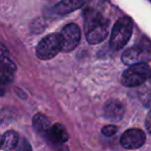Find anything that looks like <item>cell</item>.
I'll use <instances>...</instances> for the list:
<instances>
[{
	"mask_svg": "<svg viewBox=\"0 0 151 151\" xmlns=\"http://www.w3.org/2000/svg\"><path fill=\"white\" fill-rule=\"evenodd\" d=\"M146 141V136L140 129H129L120 137V143L125 149H138L142 147Z\"/></svg>",
	"mask_w": 151,
	"mask_h": 151,
	"instance_id": "7",
	"label": "cell"
},
{
	"mask_svg": "<svg viewBox=\"0 0 151 151\" xmlns=\"http://www.w3.org/2000/svg\"><path fill=\"white\" fill-rule=\"evenodd\" d=\"M46 136L55 144H64L69 139V135H68L65 127L61 123H56V124L52 125Z\"/></svg>",
	"mask_w": 151,
	"mask_h": 151,
	"instance_id": "11",
	"label": "cell"
},
{
	"mask_svg": "<svg viewBox=\"0 0 151 151\" xmlns=\"http://www.w3.org/2000/svg\"><path fill=\"white\" fill-rule=\"evenodd\" d=\"M2 147V137L0 136V148Z\"/></svg>",
	"mask_w": 151,
	"mask_h": 151,
	"instance_id": "20",
	"label": "cell"
},
{
	"mask_svg": "<svg viewBox=\"0 0 151 151\" xmlns=\"http://www.w3.org/2000/svg\"><path fill=\"white\" fill-rule=\"evenodd\" d=\"M33 127L38 133L46 135L50 129L52 127L50 121L43 114H36L33 117Z\"/></svg>",
	"mask_w": 151,
	"mask_h": 151,
	"instance_id": "13",
	"label": "cell"
},
{
	"mask_svg": "<svg viewBox=\"0 0 151 151\" xmlns=\"http://www.w3.org/2000/svg\"><path fill=\"white\" fill-rule=\"evenodd\" d=\"M124 112L122 104L116 100H111L107 102L104 107V115L105 117L109 118L111 120H119L121 119Z\"/></svg>",
	"mask_w": 151,
	"mask_h": 151,
	"instance_id": "10",
	"label": "cell"
},
{
	"mask_svg": "<svg viewBox=\"0 0 151 151\" xmlns=\"http://www.w3.org/2000/svg\"><path fill=\"white\" fill-rule=\"evenodd\" d=\"M151 77V69L147 63L132 65L121 75V83L127 88L140 86Z\"/></svg>",
	"mask_w": 151,
	"mask_h": 151,
	"instance_id": "3",
	"label": "cell"
},
{
	"mask_svg": "<svg viewBox=\"0 0 151 151\" xmlns=\"http://www.w3.org/2000/svg\"><path fill=\"white\" fill-rule=\"evenodd\" d=\"M121 60L127 66L139 63H147L151 60V50L149 43H139L127 48L122 54Z\"/></svg>",
	"mask_w": 151,
	"mask_h": 151,
	"instance_id": "5",
	"label": "cell"
},
{
	"mask_svg": "<svg viewBox=\"0 0 151 151\" xmlns=\"http://www.w3.org/2000/svg\"><path fill=\"white\" fill-rule=\"evenodd\" d=\"M60 35L62 38V44H63L62 52H68L73 50L78 45L81 37V31L76 24L70 23L62 29Z\"/></svg>",
	"mask_w": 151,
	"mask_h": 151,
	"instance_id": "6",
	"label": "cell"
},
{
	"mask_svg": "<svg viewBox=\"0 0 151 151\" xmlns=\"http://www.w3.org/2000/svg\"><path fill=\"white\" fill-rule=\"evenodd\" d=\"M138 93H139L140 100L144 105L147 106L151 104V77L147 81H145L143 84L140 86Z\"/></svg>",
	"mask_w": 151,
	"mask_h": 151,
	"instance_id": "14",
	"label": "cell"
},
{
	"mask_svg": "<svg viewBox=\"0 0 151 151\" xmlns=\"http://www.w3.org/2000/svg\"><path fill=\"white\" fill-rule=\"evenodd\" d=\"M17 151H32L30 143L26 139H22L17 146Z\"/></svg>",
	"mask_w": 151,
	"mask_h": 151,
	"instance_id": "16",
	"label": "cell"
},
{
	"mask_svg": "<svg viewBox=\"0 0 151 151\" xmlns=\"http://www.w3.org/2000/svg\"><path fill=\"white\" fill-rule=\"evenodd\" d=\"M84 29L88 43L98 44L104 41L108 36L109 21L104 19L96 10H86L84 14Z\"/></svg>",
	"mask_w": 151,
	"mask_h": 151,
	"instance_id": "1",
	"label": "cell"
},
{
	"mask_svg": "<svg viewBox=\"0 0 151 151\" xmlns=\"http://www.w3.org/2000/svg\"><path fill=\"white\" fill-rule=\"evenodd\" d=\"M19 144V135L14 131H8L2 136V147L4 151H12L18 146Z\"/></svg>",
	"mask_w": 151,
	"mask_h": 151,
	"instance_id": "12",
	"label": "cell"
},
{
	"mask_svg": "<svg viewBox=\"0 0 151 151\" xmlns=\"http://www.w3.org/2000/svg\"><path fill=\"white\" fill-rule=\"evenodd\" d=\"M88 0H61L54 7V12L59 16H65L80 7L86 3Z\"/></svg>",
	"mask_w": 151,
	"mask_h": 151,
	"instance_id": "8",
	"label": "cell"
},
{
	"mask_svg": "<svg viewBox=\"0 0 151 151\" xmlns=\"http://www.w3.org/2000/svg\"><path fill=\"white\" fill-rule=\"evenodd\" d=\"M62 38L60 33H52L43 37L35 50L36 57L42 61H47L56 57L62 50Z\"/></svg>",
	"mask_w": 151,
	"mask_h": 151,
	"instance_id": "4",
	"label": "cell"
},
{
	"mask_svg": "<svg viewBox=\"0 0 151 151\" xmlns=\"http://www.w3.org/2000/svg\"><path fill=\"white\" fill-rule=\"evenodd\" d=\"M8 58H9V52H8L7 48L5 47L4 44H2L0 42V63H2Z\"/></svg>",
	"mask_w": 151,
	"mask_h": 151,
	"instance_id": "17",
	"label": "cell"
},
{
	"mask_svg": "<svg viewBox=\"0 0 151 151\" xmlns=\"http://www.w3.org/2000/svg\"><path fill=\"white\" fill-rule=\"evenodd\" d=\"M133 21L129 17L120 18L113 26L110 37V46L113 50H119L131 39L133 34Z\"/></svg>",
	"mask_w": 151,
	"mask_h": 151,
	"instance_id": "2",
	"label": "cell"
},
{
	"mask_svg": "<svg viewBox=\"0 0 151 151\" xmlns=\"http://www.w3.org/2000/svg\"><path fill=\"white\" fill-rule=\"evenodd\" d=\"M5 93V88H4V84L0 82V97Z\"/></svg>",
	"mask_w": 151,
	"mask_h": 151,
	"instance_id": "19",
	"label": "cell"
},
{
	"mask_svg": "<svg viewBox=\"0 0 151 151\" xmlns=\"http://www.w3.org/2000/svg\"><path fill=\"white\" fill-rule=\"evenodd\" d=\"M17 66L9 58L6 59L2 63H0V82L5 84H8L14 79V73H16Z\"/></svg>",
	"mask_w": 151,
	"mask_h": 151,
	"instance_id": "9",
	"label": "cell"
},
{
	"mask_svg": "<svg viewBox=\"0 0 151 151\" xmlns=\"http://www.w3.org/2000/svg\"><path fill=\"white\" fill-rule=\"evenodd\" d=\"M145 125H146V129H147L148 133L151 135V110L148 112L147 116H146V119H145Z\"/></svg>",
	"mask_w": 151,
	"mask_h": 151,
	"instance_id": "18",
	"label": "cell"
},
{
	"mask_svg": "<svg viewBox=\"0 0 151 151\" xmlns=\"http://www.w3.org/2000/svg\"><path fill=\"white\" fill-rule=\"evenodd\" d=\"M118 129L115 125H106L102 129V134L105 135L106 137H112L117 133Z\"/></svg>",
	"mask_w": 151,
	"mask_h": 151,
	"instance_id": "15",
	"label": "cell"
}]
</instances>
